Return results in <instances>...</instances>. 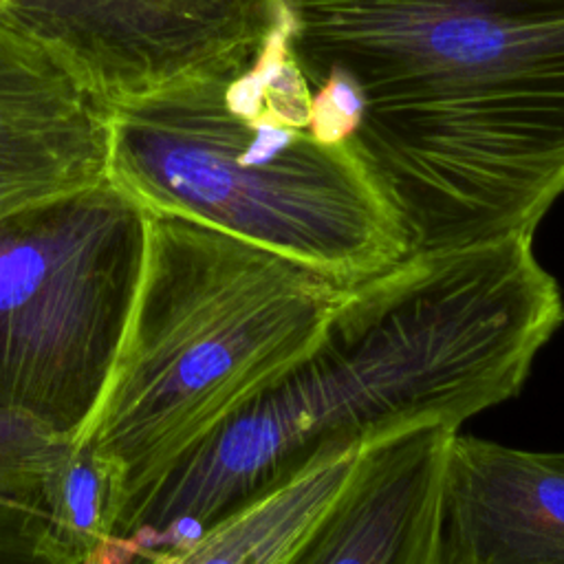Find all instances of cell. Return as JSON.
<instances>
[{
    "mask_svg": "<svg viewBox=\"0 0 564 564\" xmlns=\"http://www.w3.org/2000/svg\"><path fill=\"white\" fill-rule=\"evenodd\" d=\"M562 322L533 236L408 253L348 284L317 341L161 476L117 538L196 535L326 456L460 430L522 390Z\"/></svg>",
    "mask_w": 564,
    "mask_h": 564,
    "instance_id": "cell-1",
    "label": "cell"
},
{
    "mask_svg": "<svg viewBox=\"0 0 564 564\" xmlns=\"http://www.w3.org/2000/svg\"><path fill=\"white\" fill-rule=\"evenodd\" d=\"M284 2L311 88H361L352 141L410 253L535 234L564 194V0Z\"/></svg>",
    "mask_w": 564,
    "mask_h": 564,
    "instance_id": "cell-2",
    "label": "cell"
},
{
    "mask_svg": "<svg viewBox=\"0 0 564 564\" xmlns=\"http://www.w3.org/2000/svg\"><path fill=\"white\" fill-rule=\"evenodd\" d=\"M348 284L145 207V249L104 392L73 443L115 474L119 520L322 335ZM117 535V529H115Z\"/></svg>",
    "mask_w": 564,
    "mask_h": 564,
    "instance_id": "cell-3",
    "label": "cell"
},
{
    "mask_svg": "<svg viewBox=\"0 0 564 564\" xmlns=\"http://www.w3.org/2000/svg\"><path fill=\"white\" fill-rule=\"evenodd\" d=\"M225 77H196L115 106L110 181L152 212L178 214L344 284L410 253L401 220L359 145L247 119Z\"/></svg>",
    "mask_w": 564,
    "mask_h": 564,
    "instance_id": "cell-4",
    "label": "cell"
},
{
    "mask_svg": "<svg viewBox=\"0 0 564 564\" xmlns=\"http://www.w3.org/2000/svg\"><path fill=\"white\" fill-rule=\"evenodd\" d=\"M145 207L110 178L0 220V408L73 441L132 306Z\"/></svg>",
    "mask_w": 564,
    "mask_h": 564,
    "instance_id": "cell-5",
    "label": "cell"
},
{
    "mask_svg": "<svg viewBox=\"0 0 564 564\" xmlns=\"http://www.w3.org/2000/svg\"><path fill=\"white\" fill-rule=\"evenodd\" d=\"M282 0H0V22L64 57L112 106L242 70Z\"/></svg>",
    "mask_w": 564,
    "mask_h": 564,
    "instance_id": "cell-6",
    "label": "cell"
},
{
    "mask_svg": "<svg viewBox=\"0 0 564 564\" xmlns=\"http://www.w3.org/2000/svg\"><path fill=\"white\" fill-rule=\"evenodd\" d=\"M115 106L0 22V220L110 178Z\"/></svg>",
    "mask_w": 564,
    "mask_h": 564,
    "instance_id": "cell-7",
    "label": "cell"
},
{
    "mask_svg": "<svg viewBox=\"0 0 564 564\" xmlns=\"http://www.w3.org/2000/svg\"><path fill=\"white\" fill-rule=\"evenodd\" d=\"M454 432L432 425L368 445L339 494L275 564H434Z\"/></svg>",
    "mask_w": 564,
    "mask_h": 564,
    "instance_id": "cell-8",
    "label": "cell"
},
{
    "mask_svg": "<svg viewBox=\"0 0 564 564\" xmlns=\"http://www.w3.org/2000/svg\"><path fill=\"white\" fill-rule=\"evenodd\" d=\"M441 520L447 564H564V452L454 432Z\"/></svg>",
    "mask_w": 564,
    "mask_h": 564,
    "instance_id": "cell-9",
    "label": "cell"
},
{
    "mask_svg": "<svg viewBox=\"0 0 564 564\" xmlns=\"http://www.w3.org/2000/svg\"><path fill=\"white\" fill-rule=\"evenodd\" d=\"M366 447L313 463L289 482L240 505L167 549H137L130 564H271L328 507Z\"/></svg>",
    "mask_w": 564,
    "mask_h": 564,
    "instance_id": "cell-10",
    "label": "cell"
},
{
    "mask_svg": "<svg viewBox=\"0 0 564 564\" xmlns=\"http://www.w3.org/2000/svg\"><path fill=\"white\" fill-rule=\"evenodd\" d=\"M227 106L247 117L304 130L313 88L293 46V15L282 0L280 15L249 64L225 77Z\"/></svg>",
    "mask_w": 564,
    "mask_h": 564,
    "instance_id": "cell-11",
    "label": "cell"
},
{
    "mask_svg": "<svg viewBox=\"0 0 564 564\" xmlns=\"http://www.w3.org/2000/svg\"><path fill=\"white\" fill-rule=\"evenodd\" d=\"M68 443L37 419L0 408V507L44 513L46 476Z\"/></svg>",
    "mask_w": 564,
    "mask_h": 564,
    "instance_id": "cell-12",
    "label": "cell"
},
{
    "mask_svg": "<svg viewBox=\"0 0 564 564\" xmlns=\"http://www.w3.org/2000/svg\"><path fill=\"white\" fill-rule=\"evenodd\" d=\"M313 88L306 123L308 134L328 145L352 139L359 130L366 106L357 82L339 68H328L317 77Z\"/></svg>",
    "mask_w": 564,
    "mask_h": 564,
    "instance_id": "cell-13",
    "label": "cell"
},
{
    "mask_svg": "<svg viewBox=\"0 0 564 564\" xmlns=\"http://www.w3.org/2000/svg\"><path fill=\"white\" fill-rule=\"evenodd\" d=\"M434 564H447L445 553H443V544H441V551H438V557H436V562H434Z\"/></svg>",
    "mask_w": 564,
    "mask_h": 564,
    "instance_id": "cell-14",
    "label": "cell"
}]
</instances>
